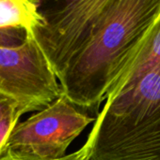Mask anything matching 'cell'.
<instances>
[{
	"label": "cell",
	"instance_id": "277c9868",
	"mask_svg": "<svg viewBox=\"0 0 160 160\" xmlns=\"http://www.w3.org/2000/svg\"><path fill=\"white\" fill-rule=\"evenodd\" d=\"M110 0L56 1L42 7L44 23L32 36L58 80L91 35Z\"/></svg>",
	"mask_w": 160,
	"mask_h": 160
},
{
	"label": "cell",
	"instance_id": "5b68a950",
	"mask_svg": "<svg viewBox=\"0 0 160 160\" xmlns=\"http://www.w3.org/2000/svg\"><path fill=\"white\" fill-rule=\"evenodd\" d=\"M0 94L23 111L40 112L62 96L61 86L32 35L17 47L0 46Z\"/></svg>",
	"mask_w": 160,
	"mask_h": 160
},
{
	"label": "cell",
	"instance_id": "6da1fadb",
	"mask_svg": "<svg viewBox=\"0 0 160 160\" xmlns=\"http://www.w3.org/2000/svg\"><path fill=\"white\" fill-rule=\"evenodd\" d=\"M160 18V0H110L90 38L58 79L62 95L99 114L112 86Z\"/></svg>",
	"mask_w": 160,
	"mask_h": 160
},
{
	"label": "cell",
	"instance_id": "9c48e42d",
	"mask_svg": "<svg viewBox=\"0 0 160 160\" xmlns=\"http://www.w3.org/2000/svg\"><path fill=\"white\" fill-rule=\"evenodd\" d=\"M28 34L21 29H6L0 30V46L2 47H17L22 45L27 38Z\"/></svg>",
	"mask_w": 160,
	"mask_h": 160
},
{
	"label": "cell",
	"instance_id": "52a82bcc",
	"mask_svg": "<svg viewBox=\"0 0 160 160\" xmlns=\"http://www.w3.org/2000/svg\"><path fill=\"white\" fill-rule=\"evenodd\" d=\"M43 23L41 1L0 0V30L21 29L32 35Z\"/></svg>",
	"mask_w": 160,
	"mask_h": 160
},
{
	"label": "cell",
	"instance_id": "8992f818",
	"mask_svg": "<svg viewBox=\"0 0 160 160\" xmlns=\"http://www.w3.org/2000/svg\"><path fill=\"white\" fill-rule=\"evenodd\" d=\"M160 64V18L135 58L129 63L118 81L112 86L108 98H113L130 83L137 81Z\"/></svg>",
	"mask_w": 160,
	"mask_h": 160
},
{
	"label": "cell",
	"instance_id": "4fadbf2b",
	"mask_svg": "<svg viewBox=\"0 0 160 160\" xmlns=\"http://www.w3.org/2000/svg\"><path fill=\"white\" fill-rule=\"evenodd\" d=\"M0 160H2V159H1V158H0Z\"/></svg>",
	"mask_w": 160,
	"mask_h": 160
},
{
	"label": "cell",
	"instance_id": "30bf717a",
	"mask_svg": "<svg viewBox=\"0 0 160 160\" xmlns=\"http://www.w3.org/2000/svg\"><path fill=\"white\" fill-rule=\"evenodd\" d=\"M17 110L23 111V109L19 106V104L15 100L9 98L5 95L0 94V121H2L4 118H6L7 116H8L9 114H11Z\"/></svg>",
	"mask_w": 160,
	"mask_h": 160
},
{
	"label": "cell",
	"instance_id": "3957f363",
	"mask_svg": "<svg viewBox=\"0 0 160 160\" xmlns=\"http://www.w3.org/2000/svg\"><path fill=\"white\" fill-rule=\"evenodd\" d=\"M95 120L62 95L16 125L0 158L59 160L66 156V150L74 140Z\"/></svg>",
	"mask_w": 160,
	"mask_h": 160
},
{
	"label": "cell",
	"instance_id": "ba28073f",
	"mask_svg": "<svg viewBox=\"0 0 160 160\" xmlns=\"http://www.w3.org/2000/svg\"><path fill=\"white\" fill-rule=\"evenodd\" d=\"M25 114L22 110H17L2 121H0V157L2 154V150L9 138L10 133L16 125L20 122L21 117Z\"/></svg>",
	"mask_w": 160,
	"mask_h": 160
},
{
	"label": "cell",
	"instance_id": "7c38bea8",
	"mask_svg": "<svg viewBox=\"0 0 160 160\" xmlns=\"http://www.w3.org/2000/svg\"><path fill=\"white\" fill-rule=\"evenodd\" d=\"M2 160H17V159H13V158H1Z\"/></svg>",
	"mask_w": 160,
	"mask_h": 160
},
{
	"label": "cell",
	"instance_id": "7a4b0ae2",
	"mask_svg": "<svg viewBox=\"0 0 160 160\" xmlns=\"http://www.w3.org/2000/svg\"><path fill=\"white\" fill-rule=\"evenodd\" d=\"M80 150L90 160H160V64L107 99Z\"/></svg>",
	"mask_w": 160,
	"mask_h": 160
},
{
	"label": "cell",
	"instance_id": "8fae6325",
	"mask_svg": "<svg viewBox=\"0 0 160 160\" xmlns=\"http://www.w3.org/2000/svg\"><path fill=\"white\" fill-rule=\"evenodd\" d=\"M59 160H90L88 158H86V156L84 155V153L79 149L76 152H74L70 155H66L64 158H60Z\"/></svg>",
	"mask_w": 160,
	"mask_h": 160
}]
</instances>
